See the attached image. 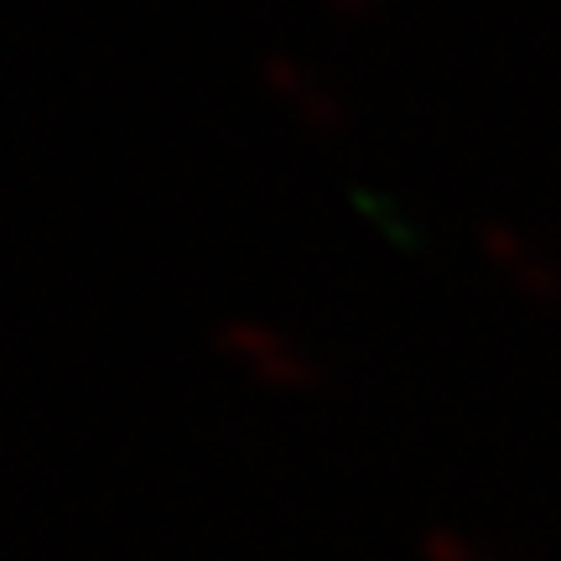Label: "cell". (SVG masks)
Returning a JSON list of instances; mask_svg holds the SVG:
<instances>
[{
  "label": "cell",
  "instance_id": "cell-1",
  "mask_svg": "<svg viewBox=\"0 0 561 561\" xmlns=\"http://www.w3.org/2000/svg\"><path fill=\"white\" fill-rule=\"evenodd\" d=\"M214 348H219L229 364H240L244 375H255L271 390H286V396H318L328 375L301 354L297 343H286L280 333H271L265 322L250 318H224L214 322Z\"/></svg>",
  "mask_w": 561,
  "mask_h": 561
},
{
  "label": "cell",
  "instance_id": "cell-2",
  "mask_svg": "<svg viewBox=\"0 0 561 561\" xmlns=\"http://www.w3.org/2000/svg\"><path fill=\"white\" fill-rule=\"evenodd\" d=\"M479 250H483V261L494 265L520 297L541 301V307H561V265L551 261L546 250H536L520 229H510L504 219H483Z\"/></svg>",
  "mask_w": 561,
  "mask_h": 561
},
{
  "label": "cell",
  "instance_id": "cell-3",
  "mask_svg": "<svg viewBox=\"0 0 561 561\" xmlns=\"http://www.w3.org/2000/svg\"><path fill=\"white\" fill-rule=\"evenodd\" d=\"M255 62H261V83L286 104V110H291V115H297L301 125H307V130L339 136L343 130V104L328 83H318L297 58H286V53H276V47H265Z\"/></svg>",
  "mask_w": 561,
  "mask_h": 561
},
{
  "label": "cell",
  "instance_id": "cell-4",
  "mask_svg": "<svg viewBox=\"0 0 561 561\" xmlns=\"http://www.w3.org/2000/svg\"><path fill=\"white\" fill-rule=\"evenodd\" d=\"M421 557L426 561H489L473 541H462L458 530H437V525L421 536Z\"/></svg>",
  "mask_w": 561,
  "mask_h": 561
},
{
  "label": "cell",
  "instance_id": "cell-5",
  "mask_svg": "<svg viewBox=\"0 0 561 561\" xmlns=\"http://www.w3.org/2000/svg\"><path fill=\"white\" fill-rule=\"evenodd\" d=\"M354 203H359L364 214H369V219L380 224V229H385V234H390L396 244H416V229H411V224H405L401 214H396V203L375 198V193H354Z\"/></svg>",
  "mask_w": 561,
  "mask_h": 561
},
{
  "label": "cell",
  "instance_id": "cell-6",
  "mask_svg": "<svg viewBox=\"0 0 561 561\" xmlns=\"http://www.w3.org/2000/svg\"><path fill=\"white\" fill-rule=\"evenodd\" d=\"M328 11H339V16H369L375 11V0H322Z\"/></svg>",
  "mask_w": 561,
  "mask_h": 561
}]
</instances>
